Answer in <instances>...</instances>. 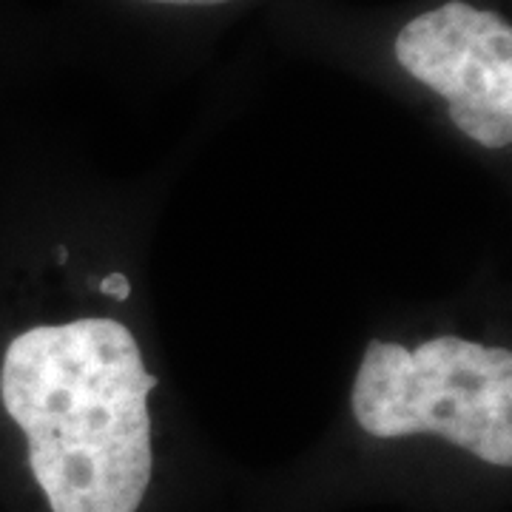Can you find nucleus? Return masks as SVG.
<instances>
[{
    "instance_id": "1",
    "label": "nucleus",
    "mask_w": 512,
    "mask_h": 512,
    "mask_svg": "<svg viewBox=\"0 0 512 512\" xmlns=\"http://www.w3.org/2000/svg\"><path fill=\"white\" fill-rule=\"evenodd\" d=\"M131 330L114 319L40 325L12 339L0 399L52 512H137L151 481L148 393Z\"/></svg>"
},
{
    "instance_id": "2",
    "label": "nucleus",
    "mask_w": 512,
    "mask_h": 512,
    "mask_svg": "<svg viewBox=\"0 0 512 512\" xmlns=\"http://www.w3.org/2000/svg\"><path fill=\"white\" fill-rule=\"evenodd\" d=\"M353 416L376 439L433 433L487 464H512V353L458 336L407 350L370 342L353 384Z\"/></svg>"
},
{
    "instance_id": "3",
    "label": "nucleus",
    "mask_w": 512,
    "mask_h": 512,
    "mask_svg": "<svg viewBox=\"0 0 512 512\" xmlns=\"http://www.w3.org/2000/svg\"><path fill=\"white\" fill-rule=\"evenodd\" d=\"M404 72L450 103L453 126L478 146L512 143V29L464 0L413 18L396 37Z\"/></svg>"
},
{
    "instance_id": "4",
    "label": "nucleus",
    "mask_w": 512,
    "mask_h": 512,
    "mask_svg": "<svg viewBox=\"0 0 512 512\" xmlns=\"http://www.w3.org/2000/svg\"><path fill=\"white\" fill-rule=\"evenodd\" d=\"M100 293H106V296H114L117 302H126L128 293H131V282H128V276L123 274H109L103 282H100Z\"/></svg>"
},
{
    "instance_id": "5",
    "label": "nucleus",
    "mask_w": 512,
    "mask_h": 512,
    "mask_svg": "<svg viewBox=\"0 0 512 512\" xmlns=\"http://www.w3.org/2000/svg\"><path fill=\"white\" fill-rule=\"evenodd\" d=\"M148 3H171V6H220L228 0H148Z\"/></svg>"
},
{
    "instance_id": "6",
    "label": "nucleus",
    "mask_w": 512,
    "mask_h": 512,
    "mask_svg": "<svg viewBox=\"0 0 512 512\" xmlns=\"http://www.w3.org/2000/svg\"><path fill=\"white\" fill-rule=\"evenodd\" d=\"M66 259H69V254H66V248H60V251H57V262H60V265H63V262H66Z\"/></svg>"
}]
</instances>
